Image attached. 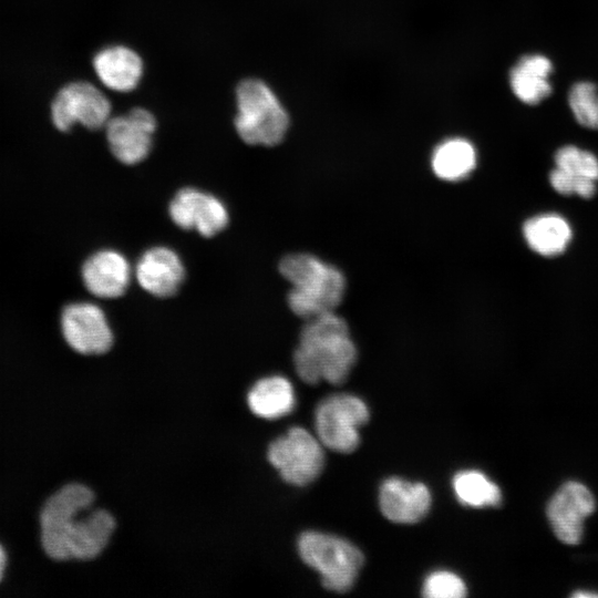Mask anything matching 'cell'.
<instances>
[{
	"mask_svg": "<svg viewBox=\"0 0 598 598\" xmlns=\"http://www.w3.org/2000/svg\"><path fill=\"white\" fill-rule=\"evenodd\" d=\"M357 360L347 322L332 311L307 320L293 354L296 371L308 384L343 383Z\"/></svg>",
	"mask_w": 598,
	"mask_h": 598,
	"instance_id": "6da1fadb",
	"label": "cell"
},
{
	"mask_svg": "<svg viewBox=\"0 0 598 598\" xmlns=\"http://www.w3.org/2000/svg\"><path fill=\"white\" fill-rule=\"evenodd\" d=\"M422 595L427 598H462L466 596V586L455 574L440 570L426 577Z\"/></svg>",
	"mask_w": 598,
	"mask_h": 598,
	"instance_id": "d4e9b609",
	"label": "cell"
},
{
	"mask_svg": "<svg viewBox=\"0 0 598 598\" xmlns=\"http://www.w3.org/2000/svg\"><path fill=\"white\" fill-rule=\"evenodd\" d=\"M279 271L291 283L290 309L306 320L331 312L342 300L346 289L342 272L312 255H288L281 259Z\"/></svg>",
	"mask_w": 598,
	"mask_h": 598,
	"instance_id": "7a4b0ae2",
	"label": "cell"
},
{
	"mask_svg": "<svg viewBox=\"0 0 598 598\" xmlns=\"http://www.w3.org/2000/svg\"><path fill=\"white\" fill-rule=\"evenodd\" d=\"M104 128L114 157L123 164L134 165L144 161L152 148L156 118L148 110L134 107L111 116Z\"/></svg>",
	"mask_w": 598,
	"mask_h": 598,
	"instance_id": "9c48e42d",
	"label": "cell"
},
{
	"mask_svg": "<svg viewBox=\"0 0 598 598\" xmlns=\"http://www.w3.org/2000/svg\"><path fill=\"white\" fill-rule=\"evenodd\" d=\"M93 69L100 82L109 90L127 93L135 90L143 76L142 58L125 45H109L93 58Z\"/></svg>",
	"mask_w": 598,
	"mask_h": 598,
	"instance_id": "2e32d148",
	"label": "cell"
},
{
	"mask_svg": "<svg viewBox=\"0 0 598 598\" xmlns=\"http://www.w3.org/2000/svg\"><path fill=\"white\" fill-rule=\"evenodd\" d=\"M301 559L320 576L322 585L336 592L350 590L364 558L351 543L319 532H305L298 539Z\"/></svg>",
	"mask_w": 598,
	"mask_h": 598,
	"instance_id": "277c9868",
	"label": "cell"
},
{
	"mask_svg": "<svg viewBox=\"0 0 598 598\" xmlns=\"http://www.w3.org/2000/svg\"><path fill=\"white\" fill-rule=\"evenodd\" d=\"M114 528L113 516L104 509H96L83 519L76 517L66 535L65 559L95 558L106 547Z\"/></svg>",
	"mask_w": 598,
	"mask_h": 598,
	"instance_id": "e0dca14e",
	"label": "cell"
},
{
	"mask_svg": "<svg viewBox=\"0 0 598 598\" xmlns=\"http://www.w3.org/2000/svg\"><path fill=\"white\" fill-rule=\"evenodd\" d=\"M574 597H577V598H582V597H587V598H590V597H598V594H592V592H576L573 595Z\"/></svg>",
	"mask_w": 598,
	"mask_h": 598,
	"instance_id": "83f0119b",
	"label": "cell"
},
{
	"mask_svg": "<svg viewBox=\"0 0 598 598\" xmlns=\"http://www.w3.org/2000/svg\"><path fill=\"white\" fill-rule=\"evenodd\" d=\"M453 488L457 499L466 506H496L501 503L498 486L478 471H462L455 474Z\"/></svg>",
	"mask_w": 598,
	"mask_h": 598,
	"instance_id": "7402d4cb",
	"label": "cell"
},
{
	"mask_svg": "<svg viewBox=\"0 0 598 598\" xmlns=\"http://www.w3.org/2000/svg\"><path fill=\"white\" fill-rule=\"evenodd\" d=\"M568 102L579 124L598 130V89L594 83H576L569 92Z\"/></svg>",
	"mask_w": 598,
	"mask_h": 598,
	"instance_id": "603a6c76",
	"label": "cell"
},
{
	"mask_svg": "<svg viewBox=\"0 0 598 598\" xmlns=\"http://www.w3.org/2000/svg\"><path fill=\"white\" fill-rule=\"evenodd\" d=\"M523 235L533 251L553 257L565 251L573 233L563 216L546 213L528 219L523 226Z\"/></svg>",
	"mask_w": 598,
	"mask_h": 598,
	"instance_id": "ac0fdd59",
	"label": "cell"
},
{
	"mask_svg": "<svg viewBox=\"0 0 598 598\" xmlns=\"http://www.w3.org/2000/svg\"><path fill=\"white\" fill-rule=\"evenodd\" d=\"M131 277L130 262L124 255L113 249L94 252L82 267L85 288L99 298L121 297L126 291Z\"/></svg>",
	"mask_w": 598,
	"mask_h": 598,
	"instance_id": "9a60e30c",
	"label": "cell"
},
{
	"mask_svg": "<svg viewBox=\"0 0 598 598\" xmlns=\"http://www.w3.org/2000/svg\"><path fill=\"white\" fill-rule=\"evenodd\" d=\"M4 566H6V553L3 548L0 546V579L4 570Z\"/></svg>",
	"mask_w": 598,
	"mask_h": 598,
	"instance_id": "4316f807",
	"label": "cell"
},
{
	"mask_svg": "<svg viewBox=\"0 0 598 598\" xmlns=\"http://www.w3.org/2000/svg\"><path fill=\"white\" fill-rule=\"evenodd\" d=\"M236 107L234 123L245 143L275 146L283 140L289 117L265 82L251 78L240 81L236 87Z\"/></svg>",
	"mask_w": 598,
	"mask_h": 598,
	"instance_id": "3957f363",
	"label": "cell"
},
{
	"mask_svg": "<svg viewBox=\"0 0 598 598\" xmlns=\"http://www.w3.org/2000/svg\"><path fill=\"white\" fill-rule=\"evenodd\" d=\"M66 343L82 354H101L113 343V332L104 311L92 302L68 305L61 315Z\"/></svg>",
	"mask_w": 598,
	"mask_h": 598,
	"instance_id": "30bf717a",
	"label": "cell"
},
{
	"mask_svg": "<svg viewBox=\"0 0 598 598\" xmlns=\"http://www.w3.org/2000/svg\"><path fill=\"white\" fill-rule=\"evenodd\" d=\"M475 165V148L463 138L443 142L432 156V168L435 175L444 181H461L471 174Z\"/></svg>",
	"mask_w": 598,
	"mask_h": 598,
	"instance_id": "44dd1931",
	"label": "cell"
},
{
	"mask_svg": "<svg viewBox=\"0 0 598 598\" xmlns=\"http://www.w3.org/2000/svg\"><path fill=\"white\" fill-rule=\"evenodd\" d=\"M138 285L148 293L166 298L179 289L185 268L179 256L171 248L157 246L147 249L135 267Z\"/></svg>",
	"mask_w": 598,
	"mask_h": 598,
	"instance_id": "4fadbf2b",
	"label": "cell"
},
{
	"mask_svg": "<svg viewBox=\"0 0 598 598\" xmlns=\"http://www.w3.org/2000/svg\"><path fill=\"white\" fill-rule=\"evenodd\" d=\"M315 417L318 439L324 446L351 453L359 445V429L368 422L369 410L358 396L334 394L318 404Z\"/></svg>",
	"mask_w": 598,
	"mask_h": 598,
	"instance_id": "5b68a950",
	"label": "cell"
},
{
	"mask_svg": "<svg viewBox=\"0 0 598 598\" xmlns=\"http://www.w3.org/2000/svg\"><path fill=\"white\" fill-rule=\"evenodd\" d=\"M551 69V63L546 56L538 54L523 56L511 71L513 92L524 103L542 102L551 92L548 81Z\"/></svg>",
	"mask_w": 598,
	"mask_h": 598,
	"instance_id": "d6986e66",
	"label": "cell"
},
{
	"mask_svg": "<svg viewBox=\"0 0 598 598\" xmlns=\"http://www.w3.org/2000/svg\"><path fill=\"white\" fill-rule=\"evenodd\" d=\"M551 187L560 195L590 198L596 193V182L567 174L555 167L549 174Z\"/></svg>",
	"mask_w": 598,
	"mask_h": 598,
	"instance_id": "484cf974",
	"label": "cell"
},
{
	"mask_svg": "<svg viewBox=\"0 0 598 598\" xmlns=\"http://www.w3.org/2000/svg\"><path fill=\"white\" fill-rule=\"evenodd\" d=\"M168 213L175 225L196 230L204 237L220 233L229 219L228 210L219 198L192 187L176 193L169 203Z\"/></svg>",
	"mask_w": 598,
	"mask_h": 598,
	"instance_id": "8fae6325",
	"label": "cell"
},
{
	"mask_svg": "<svg viewBox=\"0 0 598 598\" xmlns=\"http://www.w3.org/2000/svg\"><path fill=\"white\" fill-rule=\"evenodd\" d=\"M595 511V498L582 484L568 482L551 497L547 516L557 538L568 545L578 544L584 520Z\"/></svg>",
	"mask_w": 598,
	"mask_h": 598,
	"instance_id": "7c38bea8",
	"label": "cell"
},
{
	"mask_svg": "<svg viewBox=\"0 0 598 598\" xmlns=\"http://www.w3.org/2000/svg\"><path fill=\"white\" fill-rule=\"evenodd\" d=\"M556 167L567 174L598 182V158L590 152L567 145L555 154Z\"/></svg>",
	"mask_w": 598,
	"mask_h": 598,
	"instance_id": "cb8c5ba5",
	"label": "cell"
},
{
	"mask_svg": "<svg viewBox=\"0 0 598 598\" xmlns=\"http://www.w3.org/2000/svg\"><path fill=\"white\" fill-rule=\"evenodd\" d=\"M247 401L252 413L268 420L287 415L296 404L291 383L280 375L259 380L249 391Z\"/></svg>",
	"mask_w": 598,
	"mask_h": 598,
	"instance_id": "ffe728a7",
	"label": "cell"
},
{
	"mask_svg": "<svg viewBox=\"0 0 598 598\" xmlns=\"http://www.w3.org/2000/svg\"><path fill=\"white\" fill-rule=\"evenodd\" d=\"M382 514L398 524H414L427 514L431 494L423 483H412L402 478L385 480L379 492Z\"/></svg>",
	"mask_w": 598,
	"mask_h": 598,
	"instance_id": "5bb4252c",
	"label": "cell"
},
{
	"mask_svg": "<svg viewBox=\"0 0 598 598\" xmlns=\"http://www.w3.org/2000/svg\"><path fill=\"white\" fill-rule=\"evenodd\" d=\"M50 110L52 123L59 131L68 132L75 124L94 131L105 127L112 105L94 84L75 81L58 91Z\"/></svg>",
	"mask_w": 598,
	"mask_h": 598,
	"instance_id": "52a82bcc",
	"label": "cell"
},
{
	"mask_svg": "<svg viewBox=\"0 0 598 598\" xmlns=\"http://www.w3.org/2000/svg\"><path fill=\"white\" fill-rule=\"evenodd\" d=\"M92 491L82 484H68L53 494L45 503L41 517V540L47 555L64 560L66 534L79 513L93 502Z\"/></svg>",
	"mask_w": 598,
	"mask_h": 598,
	"instance_id": "ba28073f",
	"label": "cell"
},
{
	"mask_svg": "<svg viewBox=\"0 0 598 598\" xmlns=\"http://www.w3.org/2000/svg\"><path fill=\"white\" fill-rule=\"evenodd\" d=\"M268 460L285 482L305 486L321 474L324 453L319 440L295 426L269 445Z\"/></svg>",
	"mask_w": 598,
	"mask_h": 598,
	"instance_id": "8992f818",
	"label": "cell"
}]
</instances>
